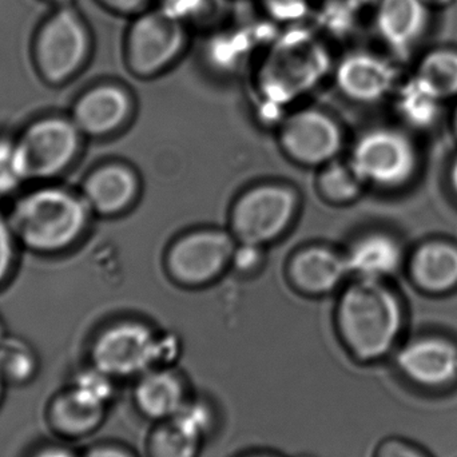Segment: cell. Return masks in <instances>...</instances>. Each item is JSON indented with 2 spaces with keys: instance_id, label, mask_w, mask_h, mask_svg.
Segmentation results:
<instances>
[{
  "instance_id": "obj_1",
  "label": "cell",
  "mask_w": 457,
  "mask_h": 457,
  "mask_svg": "<svg viewBox=\"0 0 457 457\" xmlns=\"http://www.w3.org/2000/svg\"><path fill=\"white\" fill-rule=\"evenodd\" d=\"M5 213L21 250L40 257L71 252L94 216L79 189L61 181L27 185L10 201Z\"/></svg>"
},
{
  "instance_id": "obj_22",
  "label": "cell",
  "mask_w": 457,
  "mask_h": 457,
  "mask_svg": "<svg viewBox=\"0 0 457 457\" xmlns=\"http://www.w3.org/2000/svg\"><path fill=\"white\" fill-rule=\"evenodd\" d=\"M204 440L176 419L157 423L147 440L149 457H198Z\"/></svg>"
},
{
  "instance_id": "obj_2",
  "label": "cell",
  "mask_w": 457,
  "mask_h": 457,
  "mask_svg": "<svg viewBox=\"0 0 457 457\" xmlns=\"http://www.w3.org/2000/svg\"><path fill=\"white\" fill-rule=\"evenodd\" d=\"M338 329L346 348L362 362L389 353L404 322L402 303L381 281L361 279L341 295Z\"/></svg>"
},
{
  "instance_id": "obj_16",
  "label": "cell",
  "mask_w": 457,
  "mask_h": 457,
  "mask_svg": "<svg viewBox=\"0 0 457 457\" xmlns=\"http://www.w3.org/2000/svg\"><path fill=\"white\" fill-rule=\"evenodd\" d=\"M429 10L426 0H380L376 24L381 39L397 55H410L426 32Z\"/></svg>"
},
{
  "instance_id": "obj_32",
  "label": "cell",
  "mask_w": 457,
  "mask_h": 457,
  "mask_svg": "<svg viewBox=\"0 0 457 457\" xmlns=\"http://www.w3.org/2000/svg\"><path fill=\"white\" fill-rule=\"evenodd\" d=\"M104 3L122 12H134V11L141 10L147 4L149 0H104Z\"/></svg>"
},
{
  "instance_id": "obj_36",
  "label": "cell",
  "mask_w": 457,
  "mask_h": 457,
  "mask_svg": "<svg viewBox=\"0 0 457 457\" xmlns=\"http://www.w3.org/2000/svg\"><path fill=\"white\" fill-rule=\"evenodd\" d=\"M242 457H279V456L271 455V453H250V455H245Z\"/></svg>"
},
{
  "instance_id": "obj_19",
  "label": "cell",
  "mask_w": 457,
  "mask_h": 457,
  "mask_svg": "<svg viewBox=\"0 0 457 457\" xmlns=\"http://www.w3.org/2000/svg\"><path fill=\"white\" fill-rule=\"evenodd\" d=\"M345 260L349 273L361 279L381 281L399 270L403 252L392 237L375 233L357 239Z\"/></svg>"
},
{
  "instance_id": "obj_38",
  "label": "cell",
  "mask_w": 457,
  "mask_h": 457,
  "mask_svg": "<svg viewBox=\"0 0 457 457\" xmlns=\"http://www.w3.org/2000/svg\"><path fill=\"white\" fill-rule=\"evenodd\" d=\"M3 383H4V380H3L2 376H0V396H2Z\"/></svg>"
},
{
  "instance_id": "obj_40",
  "label": "cell",
  "mask_w": 457,
  "mask_h": 457,
  "mask_svg": "<svg viewBox=\"0 0 457 457\" xmlns=\"http://www.w3.org/2000/svg\"><path fill=\"white\" fill-rule=\"evenodd\" d=\"M300 457H312V456H300Z\"/></svg>"
},
{
  "instance_id": "obj_4",
  "label": "cell",
  "mask_w": 457,
  "mask_h": 457,
  "mask_svg": "<svg viewBox=\"0 0 457 457\" xmlns=\"http://www.w3.org/2000/svg\"><path fill=\"white\" fill-rule=\"evenodd\" d=\"M176 352L141 322L123 321L110 325L94 337L90 362L110 378H138L163 367Z\"/></svg>"
},
{
  "instance_id": "obj_27",
  "label": "cell",
  "mask_w": 457,
  "mask_h": 457,
  "mask_svg": "<svg viewBox=\"0 0 457 457\" xmlns=\"http://www.w3.org/2000/svg\"><path fill=\"white\" fill-rule=\"evenodd\" d=\"M362 179L352 165L330 163L320 179L322 193L335 203H348L361 192Z\"/></svg>"
},
{
  "instance_id": "obj_26",
  "label": "cell",
  "mask_w": 457,
  "mask_h": 457,
  "mask_svg": "<svg viewBox=\"0 0 457 457\" xmlns=\"http://www.w3.org/2000/svg\"><path fill=\"white\" fill-rule=\"evenodd\" d=\"M114 378L90 365L80 370L70 384L69 389L88 404L107 410L115 394Z\"/></svg>"
},
{
  "instance_id": "obj_25",
  "label": "cell",
  "mask_w": 457,
  "mask_h": 457,
  "mask_svg": "<svg viewBox=\"0 0 457 457\" xmlns=\"http://www.w3.org/2000/svg\"><path fill=\"white\" fill-rule=\"evenodd\" d=\"M27 185L15 134L0 133V201L12 200Z\"/></svg>"
},
{
  "instance_id": "obj_14",
  "label": "cell",
  "mask_w": 457,
  "mask_h": 457,
  "mask_svg": "<svg viewBox=\"0 0 457 457\" xmlns=\"http://www.w3.org/2000/svg\"><path fill=\"white\" fill-rule=\"evenodd\" d=\"M137 190L136 174L120 163H104L88 171L79 187L91 213L104 217L125 211L136 198Z\"/></svg>"
},
{
  "instance_id": "obj_24",
  "label": "cell",
  "mask_w": 457,
  "mask_h": 457,
  "mask_svg": "<svg viewBox=\"0 0 457 457\" xmlns=\"http://www.w3.org/2000/svg\"><path fill=\"white\" fill-rule=\"evenodd\" d=\"M37 352L24 338L8 333L0 337V376L3 380L26 383L37 375Z\"/></svg>"
},
{
  "instance_id": "obj_13",
  "label": "cell",
  "mask_w": 457,
  "mask_h": 457,
  "mask_svg": "<svg viewBox=\"0 0 457 457\" xmlns=\"http://www.w3.org/2000/svg\"><path fill=\"white\" fill-rule=\"evenodd\" d=\"M396 82L394 64L375 54H352L338 67V87L348 98L362 104L386 98Z\"/></svg>"
},
{
  "instance_id": "obj_7",
  "label": "cell",
  "mask_w": 457,
  "mask_h": 457,
  "mask_svg": "<svg viewBox=\"0 0 457 457\" xmlns=\"http://www.w3.org/2000/svg\"><path fill=\"white\" fill-rule=\"evenodd\" d=\"M181 24L163 12L137 19L129 34V63L136 74L149 77L176 59L184 46Z\"/></svg>"
},
{
  "instance_id": "obj_6",
  "label": "cell",
  "mask_w": 457,
  "mask_h": 457,
  "mask_svg": "<svg viewBox=\"0 0 457 457\" xmlns=\"http://www.w3.org/2000/svg\"><path fill=\"white\" fill-rule=\"evenodd\" d=\"M295 193L278 185L255 187L234 206L231 227L241 244L261 246L279 236L295 216Z\"/></svg>"
},
{
  "instance_id": "obj_39",
  "label": "cell",
  "mask_w": 457,
  "mask_h": 457,
  "mask_svg": "<svg viewBox=\"0 0 457 457\" xmlns=\"http://www.w3.org/2000/svg\"><path fill=\"white\" fill-rule=\"evenodd\" d=\"M455 131L457 134V109H456V112H455Z\"/></svg>"
},
{
  "instance_id": "obj_28",
  "label": "cell",
  "mask_w": 457,
  "mask_h": 457,
  "mask_svg": "<svg viewBox=\"0 0 457 457\" xmlns=\"http://www.w3.org/2000/svg\"><path fill=\"white\" fill-rule=\"evenodd\" d=\"M21 250L7 213L0 209V290L4 289L15 276Z\"/></svg>"
},
{
  "instance_id": "obj_30",
  "label": "cell",
  "mask_w": 457,
  "mask_h": 457,
  "mask_svg": "<svg viewBox=\"0 0 457 457\" xmlns=\"http://www.w3.org/2000/svg\"><path fill=\"white\" fill-rule=\"evenodd\" d=\"M260 246H254V245L242 244L238 249L234 250L233 260L234 265L239 269V270H250L257 265L260 261Z\"/></svg>"
},
{
  "instance_id": "obj_21",
  "label": "cell",
  "mask_w": 457,
  "mask_h": 457,
  "mask_svg": "<svg viewBox=\"0 0 457 457\" xmlns=\"http://www.w3.org/2000/svg\"><path fill=\"white\" fill-rule=\"evenodd\" d=\"M106 410L88 404L69 388L51 405V421L62 434L82 436L98 428Z\"/></svg>"
},
{
  "instance_id": "obj_12",
  "label": "cell",
  "mask_w": 457,
  "mask_h": 457,
  "mask_svg": "<svg viewBox=\"0 0 457 457\" xmlns=\"http://www.w3.org/2000/svg\"><path fill=\"white\" fill-rule=\"evenodd\" d=\"M130 110V98L122 88L101 85L83 93L69 114L85 138H102L117 131Z\"/></svg>"
},
{
  "instance_id": "obj_37",
  "label": "cell",
  "mask_w": 457,
  "mask_h": 457,
  "mask_svg": "<svg viewBox=\"0 0 457 457\" xmlns=\"http://www.w3.org/2000/svg\"><path fill=\"white\" fill-rule=\"evenodd\" d=\"M4 327H3L2 320H0V337H2L3 335H4Z\"/></svg>"
},
{
  "instance_id": "obj_35",
  "label": "cell",
  "mask_w": 457,
  "mask_h": 457,
  "mask_svg": "<svg viewBox=\"0 0 457 457\" xmlns=\"http://www.w3.org/2000/svg\"><path fill=\"white\" fill-rule=\"evenodd\" d=\"M451 184H453V190L457 195V160L451 169Z\"/></svg>"
},
{
  "instance_id": "obj_18",
  "label": "cell",
  "mask_w": 457,
  "mask_h": 457,
  "mask_svg": "<svg viewBox=\"0 0 457 457\" xmlns=\"http://www.w3.org/2000/svg\"><path fill=\"white\" fill-rule=\"evenodd\" d=\"M413 282L427 293H447L457 287V246L434 241L421 245L410 263Z\"/></svg>"
},
{
  "instance_id": "obj_20",
  "label": "cell",
  "mask_w": 457,
  "mask_h": 457,
  "mask_svg": "<svg viewBox=\"0 0 457 457\" xmlns=\"http://www.w3.org/2000/svg\"><path fill=\"white\" fill-rule=\"evenodd\" d=\"M443 99L416 75L400 87L396 107L404 122L416 129H428L442 112Z\"/></svg>"
},
{
  "instance_id": "obj_34",
  "label": "cell",
  "mask_w": 457,
  "mask_h": 457,
  "mask_svg": "<svg viewBox=\"0 0 457 457\" xmlns=\"http://www.w3.org/2000/svg\"><path fill=\"white\" fill-rule=\"evenodd\" d=\"M453 0H426L427 4L429 7H445V5L451 4Z\"/></svg>"
},
{
  "instance_id": "obj_23",
  "label": "cell",
  "mask_w": 457,
  "mask_h": 457,
  "mask_svg": "<svg viewBox=\"0 0 457 457\" xmlns=\"http://www.w3.org/2000/svg\"><path fill=\"white\" fill-rule=\"evenodd\" d=\"M415 75L443 101L457 96V51L453 48L431 51L421 59Z\"/></svg>"
},
{
  "instance_id": "obj_31",
  "label": "cell",
  "mask_w": 457,
  "mask_h": 457,
  "mask_svg": "<svg viewBox=\"0 0 457 457\" xmlns=\"http://www.w3.org/2000/svg\"><path fill=\"white\" fill-rule=\"evenodd\" d=\"M85 457H136L129 451L114 445H104V447L93 448L88 451Z\"/></svg>"
},
{
  "instance_id": "obj_10",
  "label": "cell",
  "mask_w": 457,
  "mask_h": 457,
  "mask_svg": "<svg viewBox=\"0 0 457 457\" xmlns=\"http://www.w3.org/2000/svg\"><path fill=\"white\" fill-rule=\"evenodd\" d=\"M405 378L427 389H445L457 383V345L443 337L415 338L397 354Z\"/></svg>"
},
{
  "instance_id": "obj_8",
  "label": "cell",
  "mask_w": 457,
  "mask_h": 457,
  "mask_svg": "<svg viewBox=\"0 0 457 457\" xmlns=\"http://www.w3.org/2000/svg\"><path fill=\"white\" fill-rule=\"evenodd\" d=\"M236 245L224 231H200L179 239L169 252L174 278L185 284L211 281L233 258Z\"/></svg>"
},
{
  "instance_id": "obj_9",
  "label": "cell",
  "mask_w": 457,
  "mask_h": 457,
  "mask_svg": "<svg viewBox=\"0 0 457 457\" xmlns=\"http://www.w3.org/2000/svg\"><path fill=\"white\" fill-rule=\"evenodd\" d=\"M87 46V35L78 16L62 11L40 35L37 59L43 75L53 83L69 79L85 61Z\"/></svg>"
},
{
  "instance_id": "obj_11",
  "label": "cell",
  "mask_w": 457,
  "mask_h": 457,
  "mask_svg": "<svg viewBox=\"0 0 457 457\" xmlns=\"http://www.w3.org/2000/svg\"><path fill=\"white\" fill-rule=\"evenodd\" d=\"M290 157L305 165H320L332 160L341 146V134L332 118L314 110L293 115L281 137Z\"/></svg>"
},
{
  "instance_id": "obj_3",
  "label": "cell",
  "mask_w": 457,
  "mask_h": 457,
  "mask_svg": "<svg viewBox=\"0 0 457 457\" xmlns=\"http://www.w3.org/2000/svg\"><path fill=\"white\" fill-rule=\"evenodd\" d=\"M15 137L29 184L66 176L79 160L85 141L70 114L32 118Z\"/></svg>"
},
{
  "instance_id": "obj_5",
  "label": "cell",
  "mask_w": 457,
  "mask_h": 457,
  "mask_svg": "<svg viewBox=\"0 0 457 457\" xmlns=\"http://www.w3.org/2000/svg\"><path fill=\"white\" fill-rule=\"evenodd\" d=\"M351 165L364 184L399 187L415 174L418 154L404 134L392 129H378L357 141Z\"/></svg>"
},
{
  "instance_id": "obj_29",
  "label": "cell",
  "mask_w": 457,
  "mask_h": 457,
  "mask_svg": "<svg viewBox=\"0 0 457 457\" xmlns=\"http://www.w3.org/2000/svg\"><path fill=\"white\" fill-rule=\"evenodd\" d=\"M375 457H428L420 448L416 445H411V443L405 442L403 439H392L384 440L380 445H378V451H376Z\"/></svg>"
},
{
  "instance_id": "obj_17",
  "label": "cell",
  "mask_w": 457,
  "mask_h": 457,
  "mask_svg": "<svg viewBox=\"0 0 457 457\" xmlns=\"http://www.w3.org/2000/svg\"><path fill=\"white\" fill-rule=\"evenodd\" d=\"M349 273L345 257L327 247H309L298 253L290 265L293 282L306 293L332 292Z\"/></svg>"
},
{
  "instance_id": "obj_15",
  "label": "cell",
  "mask_w": 457,
  "mask_h": 457,
  "mask_svg": "<svg viewBox=\"0 0 457 457\" xmlns=\"http://www.w3.org/2000/svg\"><path fill=\"white\" fill-rule=\"evenodd\" d=\"M134 405L147 420H170L189 402L184 378L166 367L155 368L137 378Z\"/></svg>"
},
{
  "instance_id": "obj_33",
  "label": "cell",
  "mask_w": 457,
  "mask_h": 457,
  "mask_svg": "<svg viewBox=\"0 0 457 457\" xmlns=\"http://www.w3.org/2000/svg\"><path fill=\"white\" fill-rule=\"evenodd\" d=\"M32 457H78L69 448L64 447H46L40 450L39 453H35Z\"/></svg>"
}]
</instances>
